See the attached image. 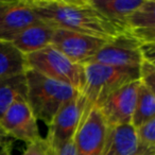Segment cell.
Returning a JSON list of instances; mask_svg holds the SVG:
<instances>
[{
    "mask_svg": "<svg viewBox=\"0 0 155 155\" xmlns=\"http://www.w3.org/2000/svg\"><path fill=\"white\" fill-rule=\"evenodd\" d=\"M37 18L54 29L112 39L121 32L93 5L91 0H30Z\"/></svg>",
    "mask_w": 155,
    "mask_h": 155,
    "instance_id": "1",
    "label": "cell"
},
{
    "mask_svg": "<svg viewBox=\"0 0 155 155\" xmlns=\"http://www.w3.org/2000/svg\"><path fill=\"white\" fill-rule=\"evenodd\" d=\"M83 66L85 85L80 93L84 103L82 119L88 115L93 107H99L110 94L140 79V67L110 66L93 63Z\"/></svg>",
    "mask_w": 155,
    "mask_h": 155,
    "instance_id": "2",
    "label": "cell"
},
{
    "mask_svg": "<svg viewBox=\"0 0 155 155\" xmlns=\"http://www.w3.org/2000/svg\"><path fill=\"white\" fill-rule=\"evenodd\" d=\"M27 101L37 120L49 127L58 112L79 95L72 86L52 80L34 70L26 71Z\"/></svg>",
    "mask_w": 155,
    "mask_h": 155,
    "instance_id": "3",
    "label": "cell"
},
{
    "mask_svg": "<svg viewBox=\"0 0 155 155\" xmlns=\"http://www.w3.org/2000/svg\"><path fill=\"white\" fill-rule=\"evenodd\" d=\"M28 69L65 83L79 93L85 85L84 66L73 63L52 45L26 55Z\"/></svg>",
    "mask_w": 155,
    "mask_h": 155,
    "instance_id": "4",
    "label": "cell"
},
{
    "mask_svg": "<svg viewBox=\"0 0 155 155\" xmlns=\"http://www.w3.org/2000/svg\"><path fill=\"white\" fill-rule=\"evenodd\" d=\"M144 61L142 44L130 32H124L106 44L86 64H102L120 67H140Z\"/></svg>",
    "mask_w": 155,
    "mask_h": 155,
    "instance_id": "5",
    "label": "cell"
},
{
    "mask_svg": "<svg viewBox=\"0 0 155 155\" xmlns=\"http://www.w3.org/2000/svg\"><path fill=\"white\" fill-rule=\"evenodd\" d=\"M110 41V39H108ZM107 39L91 35L55 29L51 45L79 65H85L106 44Z\"/></svg>",
    "mask_w": 155,
    "mask_h": 155,
    "instance_id": "6",
    "label": "cell"
},
{
    "mask_svg": "<svg viewBox=\"0 0 155 155\" xmlns=\"http://www.w3.org/2000/svg\"><path fill=\"white\" fill-rule=\"evenodd\" d=\"M83 112L84 103L80 93L58 110L52 123L48 127V134L45 138L52 150H58L65 143L73 140Z\"/></svg>",
    "mask_w": 155,
    "mask_h": 155,
    "instance_id": "7",
    "label": "cell"
},
{
    "mask_svg": "<svg viewBox=\"0 0 155 155\" xmlns=\"http://www.w3.org/2000/svg\"><path fill=\"white\" fill-rule=\"evenodd\" d=\"M108 127L98 107L83 118L73 137L77 155H103Z\"/></svg>",
    "mask_w": 155,
    "mask_h": 155,
    "instance_id": "8",
    "label": "cell"
},
{
    "mask_svg": "<svg viewBox=\"0 0 155 155\" xmlns=\"http://www.w3.org/2000/svg\"><path fill=\"white\" fill-rule=\"evenodd\" d=\"M140 80L129 83L110 94L99 106L108 127L132 124Z\"/></svg>",
    "mask_w": 155,
    "mask_h": 155,
    "instance_id": "9",
    "label": "cell"
},
{
    "mask_svg": "<svg viewBox=\"0 0 155 155\" xmlns=\"http://www.w3.org/2000/svg\"><path fill=\"white\" fill-rule=\"evenodd\" d=\"M0 125L14 140H21L27 144L37 141L41 136L37 119L34 116L28 101H16L0 119Z\"/></svg>",
    "mask_w": 155,
    "mask_h": 155,
    "instance_id": "10",
    "label": "cell"
},
{
    "mask_svg": "<svg viewBox=\"0 0 155 155\" xmlns=\"http://www.w3.org/2000/svg\"><path fill=\"white\" fill-rule=\"evenodd\" d=\"M38 21L30 0H0V41H12L22 30Z\"/></svg>",
    "mask_w": 155,
    "mask_h": 155,
    "instance_id": "11",
    "label": "cell"
},
{
    "mask_svg": "<svg viewBox=\"0 0 155 155\" xmlns=\"http://www.w3.org/2000/svg\"><path fill=\"white\" fill-rule=\"evenodd\" d=\"M143 0H91L95 8L121 33L129 31L127 22Z\"/></svg>",
    "mask_w": 155,
    "mask_h": 155,
    "instance_id": "12",
    "label": "cell"
},
{
    "mask_svg": "<svg viewBox=\"0 0 155 155\" xmlns=\"http://www.w3.org/2000/svg\"><path fill=\"white\" fill-rule=\"evenodd\" d=\"M55 29L43 21L35 22L22 30L12 41L13 45L25 55L51 45Z\"/></svg>",
    "mask_w": 155,
    "mask_h": 155,
    "instance_id": "13",
    "label": "cell"
},
{
    "mask_svg": "<svg viewBox=\"0 0 155 155\" xmlns=\"http://www.w3.org/2000/svg\"><path fill=\"white\" fill-rule=\"evenodd\" d=\"M138 137L133 124L108 127L103 155H137Z\"/></svg>",
    "mask_w": 155,
    "mask_h": 155,
    "instance_id": "14",
    "label": "cell"
},
{
    "mask_svg": "<svg viewBox=\"0 0 155 155\" xmlns=\"http://www.w3.org/2000/svg\"><path fill=\"white\" fill-rule=\"evenodd\" d=\"M27 70L26 55L12 41H0V79L25 74Z\"/></svg>",
    "mask_w": 155,
    "mask_h": 155,
    "instance_id": "15",
    "label": "cell"
},
{
    "mask_svg": "<svg viewBox=\"0 0 155 155\" xmlns=\"http://www.w3.org/2000/svg\"><path fill=\"white\" fill-rule=\"evenodd\" d=\"M20 99L27 100L26 73L0 79V119Z\"/></svg>",
    "mask_w": 155,
    "mask_h": 155,
    "instance_id": "16",
    "label": "cell"
},
{
    "mask_svg": "<svg viewBox=\"0 0 155 155\" xmlns=\"http://www.w3.org/2000/svg\"><path fill=\"white\" fill-rule=\"evenodd\" d=\"M155 118V96L140 82L132 124L135 129Z\"/></svg>",
    "mask_w": 155,
    "mask_h": 155,
    "instance_id": "17",
    "label": "cell"
},
{
    "mask_svg": "<svg viewBox=\"0 0 155 155\" xmlns=\"http://www.w3.org/2000/svg\"><path fill=\"white\" fill-rule=\"evenodd\" d=\"M127 27L129 31L155 27V0H143L141 5L130 17Z\"/></svg>",
    "mask_w": 155,
    "mask_h": 155,
    "instance_id": "18",
    "label": "cell"
},
{
    "mask_svg": "<svg viewBox=\"0 0 155 155\" xmlns=\"http://www.w3.org/2000/svg\"><path fill=\"white\" fill-rule=\"evenodd\" d=\"M136 131L138 137L137 155H155V118Z\"/></svg>",
    "mask_w": 155,
    "mask_h": 155,
    "instance_id": "19",
    "label": "cell"
},
{
    "mask_svg": "<svg viewBox=\"0 0 155 155\" xmlns=\"http://www.w3.org/2000/svg\"><path fill=\"white\" fill-rule=\"evenodd\" d=\"M139 80L155 96V65L144 60L140 66Z\"/></svg>",
    "mask_w": 155,
    "mask_h": 155,
    "instance_id": "20",
    "label": "cell"
},
{
    "mask_svg": "<svg viewBox=\"0 0 155 155\" xmlns=\"http://www.w3.org/2000/svg\"><path fill=\"white\" fill-rule=\"evenodd\" d=\"M21 155H54V152L47 140L41 137L37 141L27 144L26 150Z\"/></svg>",
    "mask_w": 155,
    "mask_h": 155,
    "instance_id": "21",
    "label": "cell"
},
{
    "mask_svg": "<svg viewBox=\"0 0 155 155\" xmlns=\"http://www.w3.org/2000/svg\"><path fill=\"white\" fill-rule=\"evenodd\" d=\"M127 32L137 38L142 45H155V27L133 29Z\"/></svg>",
    "mask_w": 155,
    "mask_h": 155,
    "instance_id": "22",
    "label": "cell"
},
{
    "mask_svg": "<svg viewBox=\"0 0 155 155\" xmlns=\"http://www.w3.org/2000/svg\"><path fill=\"white\" fill-rule=\"evenodd\" d=\"M14 139L0 125V155H12Z\"/></svg>",
    "mask_w": 155,
    "mask_h": 155,
    "instance_id": "23",
    "label": "cell"
},
{
    "mask_svg": "<svg viewBox=\"0 0 155 155\" xmlns=\"http://www.w3.org/2000/svg\"><path fill=\"white\" fill-rule=\"evenodd\" d=\"M53 152H54V155H77L73 140L65 143L64 146H62L61 148H58V150L53 151Z\"/></svg>",
    "mask_w": 155,
    "mask_h": 155,
    "instance_id": "24",
    "label": "cell"
},
{
    "mask_svg": "<svg viewBox=\"0 0 155 155\" xmlns=\"http://www.w3.org/2000/svg\"><path fill=\"white\" fill-rule=\"evenodd\" d=\"M142 51H143L144 60L149 61V62L152 63L153 65H155V50L142 45Z\"/></svg>",
    "mask_w": 155,
    "mask_h": 155,
    "instance_id": "25",
    "label": "cell"
},
{
    "mask_svg": "<svg viewBox=\"0 0 155 155\" xmlns=\"http://www.w3.org/2000/svg\"><path fill=\"white\" fill-rule=\"evenodd\" d=\"M144 46H147V47H149V48H151V49H154L155 50V45H144Z\"/></svg>",
    "mask_w": 155,
    "mask_h": 155,
    "instance_id": "26",
    "label": "cell"
}]
</instances>
